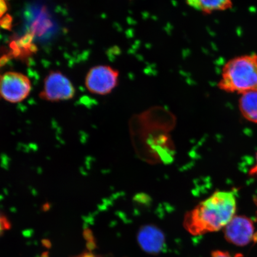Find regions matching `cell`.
Returning <instances> with one entry per match:
<instances>
[{
    "instance_id": "4",
    "label": "cell",
    "mask_w": 257,
    "mask_h": 257,
    "mask_svg": "<svg viewBox=\"0 0 257 257\" xmlns=\"http://www.w3.org/2000/svg\"><path fill=\"white\" fill-rule=\"evenodd\" d=\"M31 83L27 76L9 72L0 76V97L12 103L24 101L30 94Z\"/></svg>"
},
{
    "instance_id": "7",
    "label": "cell",
    "mask_w": 257,
    "mask_h": 257,
    "mask_svg": "<svg viewBox=\"0 0 257 257\" xmlns=\"http://www.w3.org/2000/svg\"><path fill=\"white\" fill-rule=\"evenodd\" d=\"M137 239L141 248L149 254H159L166 246L165 234L155 225L147 224L141 227Z\"/></svg>"
},
{
    "instance_id": "8",
    "label": "cell",
    "mask_w": 257,
    "mask_h": 257,
    "mask_svg": "<svg viewBox=\"0 0 257 257\" xmlns=\"http://www.w3.org/2000/svg\"><path fill=\"white\" fill-rule=\"evenodd\" d=\"M191 7L198 10L204 15L223 12L232 8V0H186Z\"/></svg>"
},
{
    "instance_id": "5",
    "label": "cell",
    "mask_w": 257,
    "mask_h": 257,
    "mask_svg": "<svg viewBox=\"0 0 257 257\" xmlns=\"http://www.w3.org/2000/svg\"><path fill=\"white\" fill-rule=\"evenodd\" d=\"M75 94V89L66 77L60 72H51L44 80L41 99L52 102L69 100Z\"/></svg>"
},
{
    "instance_id": "12",
    "label": "cell",
    "mask_w": 257,
    "mask_h": 257,
    "mask_svg": "<svg viewBox=\"0 0 257 257\" xmlns=\"http://www.w3.org/2000/svg\"><path fill=\"white\" fill-rule=\"evenodd\" d=\"M211 257H233L229 252L222 251V250H214L211 253ZM234 257H242L240 254H237Z\"/></svg>"
},
{
    "instance_id": "3",
    "label": "cell",
    "mask_w": 257,
    "mask_h": 257,
    "mask_svg": "<svg viewBox=\"0 0 257 257\" xmlns=\"http://www.w3.org/2000/svg\"><path fill=\"white\" fill-rule=\"evenodd\" d=\"M120 73L110 66L99 65L90 69L86 77L85 85L90 92L96 95L110 94L117 87Z\"/></svg>"
},
{
    "instance_id": "11",
    "label": "cell",
    "mask_w": 257,
    "mask_h": 257,
    "mask_svg": "<svg viewBox=\"0 0 257 257\" xmlns=\"http://www.w3.org/2000/svg\"><path fill=\"white\" fill-rule=\"evenodd\" d=\"M12 24V18L11 16L6 15L2 20H0V26L4 29L10 30Z\"/></svg>"
},
{
    "instance_id": "6",
    "label": "cell",
    "mask_w": 257,
    "mask_h": 257,
    "mask_svg": "<svg viewBox=\"0 0 257 257\" xmlns=\"http://www.w3.org/2000/svg\"><path fill=\"white\" fill-rule=\"evenodd\" d=\"M224 237L229 243L243 246L252 240L254 226L249 218L236 216L224 227Z\"/></svg>"
},
{
    "instance_id": "1",
    "label": "cell",
    "mask_w": 257,
    "mask_h": 257,
    "mask_svg": "<svg viewBox=\"0 0 257 257\" xmlns=\"http://www.w3.org/2000/svg\"><path fill=\"white\" fill-rule=\"evenodd\" d=\"M236 209L232 192L217 191L185 214L184 227L195 236L217 232L232 219Z\"/></svg>"
},
{
    "instance_id": "2",
    "label": "cell",
    "mask_w": 257,
    "mask_h": 257,
    "mask_svg": "<svg viewBox=\"0 0 257 257\" xmlns=\"http://www.w3.org/2000/svg\"><path fill=\"white\" fill-rule=\"evenodd\" d=\"M217 86L229 93L257 91V54H245L228 61L221 70Z\"/></svg>"
},
{
    "instance_id": "13",
    "label": "cell",
    "mask_w": 257,
    "mask_h": 257,
    "mask_svg": "<svg viewBox=\"0 0 257 257\" xmlns=\"http://www.w3.org/2000/svg\"><path fill=\"white\" fill-rule=\"evenodd\" d=\"M8 11V6L5 0H0V18L6 14Z\"/></svg>"
},
{
    "instance_id": "15",
    "label": "cell",
    "mask_w": 257,
    "mask_h": 257,
    "mask_svg": "<svg viewBox=\"0 0 257 257\" xmlns=\"http://www.w3.org/2000/svg\"><path fill=\"white\" fill-rule=\"evenodd\" d=\"M250 173H251L252 175H257V154L256 156V164L254 167L251 170H250Z\"/></svg>"
},
{
    "instance_id": "10",
    "label": "cell",
    "mask_w": 257,
    "mask_h": 257,
    "mask_svg": "<svg viewBox=\"0 0 257 257\" xmlns=\"http://www.w3.org/2000/svg\"><path fill=\"white\" fill-rule=\"evenodd\" d=\"M11 223L5 214L0 211V237L11 228Z\"/></svg>"
},
{
    "instance_id": "14",
    "label": "cell",
    "mask_w": 257,
    "mask_h": 257,
    "mask_svg": "<svg viewBox=\"0 0 257 257\" xmlns=\"http://www.w3.org/2000/svg\"><path fill=\"white\" fill-rule=\"evenodd\" d=\"M78 257H100V256H98L94 254V253H93L91 252H86L82 253V254H80Z\"/></svg>"
},
{
    "instance_id": "9",
    "label": "cell",
    "mask_w": 257,
    "mask_h": 257,
    "mask_svg": "<svg viewBox=\"0 0 257 257\" xmlns=\"http://www.w3.org/2000/svg\"><path fill=\"white\" fill-rule=\"evenodd\" d=\"M239 108L246 119L257 123V91L242 94L239 101Z\"/></svg>"
}]
</instances>
